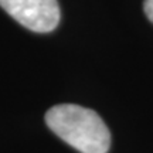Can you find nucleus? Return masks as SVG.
Returning a JSON list of instances; mask_svg holds the SVG:
<instances>
[{"instance_id":"nucleus-1","label":"nucleus","mask_w":153,"mask_h":153,"mask_svg":"<svg viewBox=\"0 0 153 153\" xmlns=\"http://www.w3.org/2000/svg\"><path fill=\"white\" fill-rule=\"evenodd\" d=\"M45 123L78 152L106 153L109 150V129L92 109L74 104L55 105L47 111Z\"/></svg>"},{"instance_id":"nucleus-2","label":"nucleus","mask_w":153,"mask_h":153,"mask_svg":"<svg viewBox=\"0 0 153 153\" xmlns=\"http://www.w3.org/2000/svg\"><path fill=\"white\" fill-rule=\"evenodd\" d=\"M0 6L17 23L34 33H50L60 23L57 0H0Z\"/></svg>"},{"instance_id":"nucleus-3","label":"nucleus","mask_w":153,"mask_h":153,"mask_svg":"<svg viewBox=\"0 0 153 153\" xmlns=\"http://www.w3.org/2000/svg\"><path fill=\"white\" fill-rule=\"evenodd\" d=\"M143 10H145L146 17L153 23V0H145V3H143Z\"/></svg>"}]
</instances>
